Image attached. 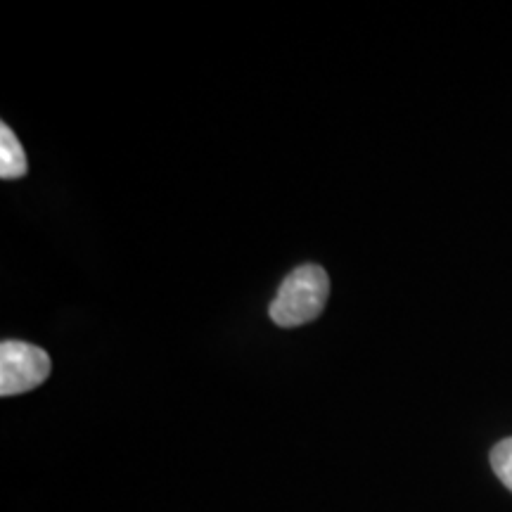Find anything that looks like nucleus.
<instances>
[{"instance_id":"7ed1b4c3","label":"nucleus","mask_w":512,"mask_h":512,"mask_svg":"<svg viewBox=\"0 0 512 512\" xmlns=\"http://www.w3.org/2000/svg\"><path fill=\"white\" fill-rule=\"evenodd\" d=\"M29 159L24 155L22 143H19L15 131L8 124L0 126V178L12 181V178L27 176Z\"/></svg>"},{"instance_id":"f03ea898","label":"nucleus","mask_w":512,"mask_h":512,"mask_svg":"<svg viewBox=\"0 0 512 512\" xmlns=\"http://www.w3.org/2000/svg\"><path fill=\"white\" fill-rule=\"evenodd\" d=\"M50 366V356L41 347L19 339H5L0 344V394L31 392L48 380Z\"/></svg>"},{"instance_id":"20e7f679","label":"nucleus","mask_w":512,"mask_h":512,"mask_svg":"<svg viewBox=\"0 0 512 512\" xmlns=\"http://www.w3.org/2000/svg\"><path fill=\"white\" fill-rule=\"evenodd\" d=\"M491 467L496 477L512 491V437L498 441L491 451Z\"/></svg>"},{"instance_id":"f257e3e1","label":"nucleus","mask_w":512,"mask_h":512,"mask_svg":"<svg viewBox=\"0 0 512 512\" xmlns=\"http://www.w3.org/2000/svg\"><path fill=\"white\" fill-rule=\"evenodd\" d=\"M330 294V278L323 266L304 264L292 271L271 302V320L280 328H297L311 323L325 309Z\"/></svg>"}]
</instances>
